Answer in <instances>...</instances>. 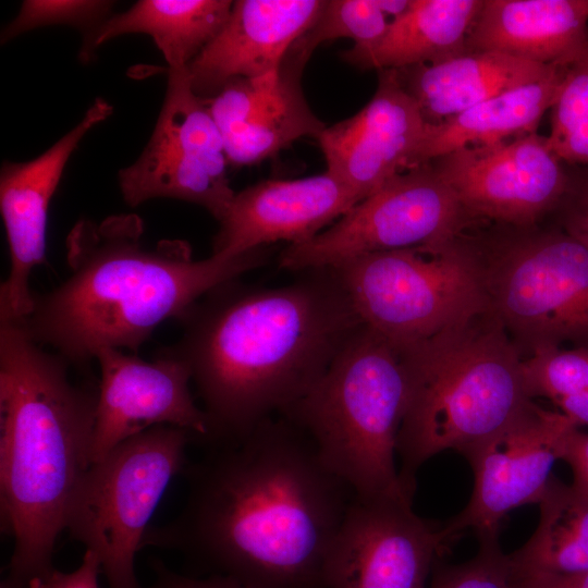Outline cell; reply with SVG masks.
<instances>
[{"label":"cell","mask_w":588,"mask_h":588,"mask_svg":"<svg viewBox=\"0 0 588 588\" xmlns=\"http://www.w3.org/2000/svg\"><path fill=\"white\" fill-rule=\"evenodd\" d=\"M206 446L182 473V509L150 525L142 549L179 553L254 588H326V556L354 492L308 436L277 415Z\"/></svg>","instance_id":"obj_1"},{"label":"cell","mask_w":588,"mask_h":588,"mask_svg":"<svg viewBox=\"0 0 588 588\" xmlns=\"http://www.w3.org/2000/svg\"><path fill=\"white\" fill-rule=\"evenodd\" d=\"M264 287L238 279L210 290L162 347L184 360L212 439L240 437L299 401L365 326L334 267Z\"/></svg>","instance_id":"obj_2"},{"label":"cell","mask_w":588,"mask_h":588,"mask_svg":"<svg viewBox=\"0 0 588 588\" xmlns=\"http://www.w3.org/2000/svg\"><path fill=\"white\" fill-rule=\"evenodd\" d=\"M142 219L77 221L66 237L69 277L34 293L19 323L27 335L83 370L103 348L136 353L166 319H179L210 290L265 265L269 246L194 259L189 244L143 240Z\"/></svg>","instance_id":"obj_3"},{"label":"cell","mask_w":588,"mask_h":588,"mask_svg":"<svg viewBox=\"0 0 588 588\" xmlns=\"http://www.w3.org/2000/svg\"><path fill=\"white\" fill-rule=\"evenodd\" d=\"M0 321V509L13 539L5 577L25 588L51 571L72 497L91 465L98 382Z\"/></svg>","instance_id":"obj_4"},{"label":"cell","mask_w":588,"mask_h":588,"mask_svg":"<svg viewBox=\"0 0 588 588\" xmlns=\"http://www.w3.org/2000/svg\"><path fill=\"white\" fill-rule=\"evenodd\" d=\"M397 351L407 380L399 473L413 492L416 471L430 457L446 450L465 455L534 403L524 358L490 309Z\"/></svg>","instance_id":"obj_5"},{"label":"cell","mask_w":588,"mask_h":588,"mask_svg":"<svg viewBox=\"0 0 588 588\" xmlns=\"http://www.w3.org/2000/svg\"><path fill=\"white\" fill-rule=\"evenodd\" d=\"M407 403L401 355L366 324L322 378L280 414L314 443L327 468L356 497L413 501L395 465Z\"/></svg>","instance_id":"obj_6"},{"label":"cell","mask_w":588,"mask_h":588,"mask_svg":"<svg viewBox=\"0 0 588 588\" xmlns=\"http://www.w3.org/2000/svg\"><path fill=\"white\" fill-rule=\"evenodd\" d=\"M501 226L474 241L489 309L522 357L588 343V245L560 225Z\"/></svg>","instance_id":"obj_7"},{"label":"cell","mask_w":588,"mask_h":588,"mask_svg":"<svg viewBox=\"0 0 588 588\" xmlns=\"http://www.w3.org/2000/svg\"><path fill=\"white\" fill-rule=\"evenodd\" d=\"M364 323L404 350L489 309L468 234L433 247L364 255L334 266Z\"/></svg>","instance_id":"obj_8"},{"label":"cell","mask_w":588,"mask_h":588,"mask_svg":"<svg viewBox=\"0 0 588 588\" xmlns=\"http://www.w3.org/2000/svg\"><path fill=\"white\" fill-rule=\"evenodd\" d=\"M191 442L185 429L150 428L93 463L79 481L65 530L98 558L108 588H143L136 553L170 482L188 463Z\"/></svg>","instance_id":"obj_9"},{"label":"cell","mask_w":588,"mask_h":588,"mask_svg":"<svg viewBox=\"0 0 588 588\" xmlns=\"http://www.w3.org/2000/svg\"><path fill=\"white\" fill-rule=\"evenodd\" d=\"M475 222L429 161L396 174L311 240L287 245L279 267L298 272L378 252L439 246Z\"/></svg>","instance_id":"obj_10"},{"label":"cell","mask_w":588,"mask_h":588,"mask_svg":"<svg viewBox=\"0 0 588 588\" xmlns=\"http://www.w3.org/2000/svg\"><path fill=\"white\" fill-rule=\"evenodd\" d=\"M228 164L222 135L205 100L194 93L187 68L169 69L151 137L138 159L118 172L123 199L131 207L154 198L184 200L220 222L236 194Z\"/></svg>","instance_id":"obj_11"},{"label":"cell","mask_w":588,"mask_h":588,"mask_svg":"<svg viewBox=\"0 0 588 588\" xmlns=\"http://www.w3.org/2000/svg\"><path fill=\"white\" fill-rule=\"evenodd\" d=\"M444 525L414 513L412 501L354 494L323 566L326 588H427L450 549Z\"/></svg>","instance_id":"obj_12"},{"label":"cell","mask_w":588,"mask_h":588,"mask_svg":"<svg viewBox=\"0 0 588 588\" xmlns=\"http://www.w3.org/2000/svg\"><path fill=\"white\" fill-rule=\"evenodd\" d=\"M475 220L527 228L552 213L567 188V170L536 132L462 147L431 160Z\"/></svg>","instance_id":"obj_13"},{"label":"cell","mask_w":588,"mask_h":588,"mask_svg":"<svg viewBox=\"0 0 588 588\" xmlns=\"http://www.w3.org/2000/svg\"><path fill=\"white\" fill-rule=\"evenodd\" d=\"M576 427L560 411L532 403L511 425L467 452L474 490L466 507L444 524L450 542L468 528L476 535L499 531L510 511L538 504Z\"/></svg>","instance_id":"obj_14"},{"label":"cell","mask_w":588,"mask_h":588,"mask_svg":"<svg viewBox=\"0 0 588 588\" xmlns=\"http://www.w3.org/2000/svg\"><path fill=\"white\" fill-rule=\"evenodd\" d=\"M96 360L100 377L91 464L157 426L185 429L204 445L211 441L209 417L195 402L192 371L184 360L162 348L151 362L117 348L101 350Z\"/></svg>","instance_id":"obj_15"},{"label":"cell","mask_w":588,"mask_h":588,"mask_svg":"<svg viewBox=\"0 0 588 588\" xmlns=\"http://www.w3.org/2000/svg\"><path fill=\"white\" fill-rule=\"evenodd\" d=\"M113 107L97 98L82 120L50 148L29 161H4L0 171V210L10 252V272L0 289V321H20L29 311L33 269L46 261L50 200L79 142L108 119Z\"/></svg>","instance_id":"obj_16"},{"label":"cell","mask_w":588,"mask_h":588,"mask_svg":"<svg viewBox=\"0 0 588 588\" xmlns=\"http://www.w3.org/2000/svg\"><path fill=\"white\" fill-rule=\"evenodd\" d=\"M378 72L377 89L368 103L316 137L326 171L360 201L409 169L427 125L396 71Z\"/></svg>","instance_id":"obj_17"},{"label":"cell","mask_w":588,"mask_h":588,"mask_svg":"<svg viewBox=\"0 0 588 588\" xmlns=\"http://www.w3.org/2000/svg\"><path fill=\"white\" fill-rule=\"evenodd\" d=\"M360 200L329 172L292 180H264L240 193L219 222L212 253L237 255L285 241L311 240Z\"/></svg>","instance_id":"obj_18"},{"label":"cell","mask_w":588,"mask_h":588,"mask_svg":"<svg viewBox=\"0 0 588 588\" xmlns=\"http://www.w3.org/2000/svg\"><path fill=\"white\" fill-rule=\"evenodd\" d=\"M324 0H237L222 28L188 64L194 93L209 99L237 78L279 71Z\"/></svg>","instance_id":"obj_19"},{"label":"cell","mask_w":588,"mask_h":588,"mask_svg":"<svg viewBox=\"0 0 588 588\" xmlns=\"http://www.w3.org/2000/svg\"><path fill=\"white\" fill-rule=\"evenodd\" d=\"M467 49L566 69L588 51V0H483Z\"/></svg>","instance_id":"obj_20"},{"label":"cell","mask_w":588,"mask_h":588,"mask_svg":"<svg viewBox=\"0 0 588 588\" xmlns=\"http://www.w3.org/2000/svg\"><path fill=\"white\" fill-rule=\"evenodd\" d=\"M561 69L497 51H467L441 62L395 71L425 122L433 125Z\"/></svg>","instance_id":"obj_21"},{"label":"cell","mask_w":588,"mask_h":588,"mask_svg":"<svg viewBox=\"0 0 588 588\" xmlns=\"http://www.w3.org/2000/svg\"><path fill=\"white\" fill-rule=\"evenodd\" d=\"M483 0H412L375 44L354 47L342 59L360 70H400L441 62L468 51L467 38Z\"/></svg>","instance_id":"obj_22"},{"label":"cell","mask_w":588,"mask_h":588,"mask_svg":"<svg viewBox=\"0 0 588 588\" xmlns=\"http://www.w3.org/2000/svg\"><path fill=\"white\" fill-rule=\"evenodd\" d=\"M565 69L527 85L511 89L468 108L438 124H427L409 169L456 149L490 145L536 132L551 108Z\"/></svg>","instance_id":"obj_23"},{"label":"cell","mask_w":588,"mask_h":588,"mask_svg":"<svg viewBox=\"0 0 588 588\" xmlns=\"http://www.w3.org/2000/svg\"><path fill=\"white\" fill-rule=\"evenodd\" d=\"M233 5L230 0H140L110 15L85 36L79 57L89 61L106 41L131 33L149 35L169 69L187 68L218 34Z\"/></svg>","instance_id":"obj_24"},{"label":"cell","mask_w":588,"mask_h":588,"mask_svg":"<svg viewBox=\"0 0 588 588\" xmlns=\"http://www.w3.org/2000/svg\"><path fill=\"white\" fill-rule=\"evenodd\" d=\"M307 59L286 53L270 95L240 125L222 136L229 163L250 166L274 156L296 139L317 137L327 126L309 108L301 77Z\"/></svg>","instance_id":"obj_25"},{"label":"cell","mask_w":588,"mask_h":588,"mask_svg":"<svg viewBox=\"0 0 588 588\" xmlns=\"http://www.w3.org/2000/svg\"><path fill=\"white\" fill-rule=\"evenodd\" d=\"M536 530L509 554L513 576L588 569V497L551 475Z\"/></svg>","instance_id":"obj_26"},{"label":"cell","mask_w":588,"mask_h":588,"mask_svg":"<svg viewBox=\"0 0 588 588\" xmlns=\"http://www.w3.org/2000/svg\"><path fill=\"white\" fill-rule=\"evenodd\" d=\"M550 109L549 147L563 162L588 167V51L565 69Z\"/></svg>","instance_id":"obj_27"},{"label":"cell","mask_w":588,"mask_h":588,"mask_svg":"<svg viewBox=\"0 0 588 588\" xmlns=\"http://www.w3.org/2000/svg\"><path fill=\"white\" fill-rule=\"evenodd\" d=\"M389 23L378 0H324L313 25L293 47L308 59L328 40L348 38L354 47H366L384 35Z\"/></svg>","instance_id":"obj_28"},{"label":"cell","mask_w":588,"mask_h":588,"mask_svg":"<svg viewBox=\"0 0 588 588\" xmlns=\"http://www.w3.org/2000/svg\"><path fill=\"white\" fill-rule=\"evenodd\" d=\"M522 372L529 399L562 397L588 391V346L542 347L523 359Z\"/></svg>","instance_id":"obj_29"},{"label":"cell","mask_w":588,"mask_h":588,"mask_svg":"<svg viewBox=\"0 0 588 588\" xmlns=\"http://www.w3.org/2000/svg\"><path fill=\"white\" fill-rule=\"evenodd\" d=\"M476 536L479 548L475 556L458 565L438 561L429 588H512L511 561L500 547L499 531Z\"/></svg>","instance_id":"obj_30"},{"label":"cell","mask_w":588,"mask_h":588,"mask_svg":"<svg viewBox=\"0 0 588 588\" xmlns=\"http://www.w3.org/2000/svg\"><path fill=\"white\" fill-rule=\"evenodd\" d=\"M113 2L103 0H25L16 16L3 28L4 44L21 34L51 25H71L86 35L109 17Z\"/></svg>","instance_id":"obj_31"},{"label":"cell","mask_w":588,"mask_h":588,"mask_svg":"<svg viewBox=\"0 0 588 588\" xmlns=\"http://www.w3.org/2000/svg\"><path fill=\"white\" fill-rule=\"evenodd\" d=\"M565 194L552 213L558 225L588 245V168L567 170Z\"/></svg>","instance_id":"obj_32"},{"label":"cell","mask_w":588,"mask_h":588,"mask_svg":"<svg viewBox=\"0 0 588 588\" xmlns=\"http://www.w3.org/2000/svg\"><path fill=\"white\" fill-rule=\"evenodd\" d=\"M101 565L98 558L85 551L82 562L72 572H61L53 567L46 574L32 579L25 588H99Z\"/></svg>","instance_id":"obj_33"},{"label":"cell","mask_w":588,"mask_h":588,"mask_svg":"<svg viewBox=\"0 0 588 588\" xmlns=\"http://www.w3.org/2000/svg\"><path fill=\"white\" fill-rule=\"evenodd\" d=\"M154 580L147 588H254L223 575L196 576L181 574L170 568L160 559L150 561Z\"/></svg>","instance_id":"obj_34"},{"label":"cell","mask_w":588,"mask_h":588,"mask_svg":"<svg viewBox=\"0 0 588 588\" xmlns=\"http://www.w3.org/2000/svg\"><path fill=\"white\" fill-rule=\"evenodd\" d=\"M561 460L571 467L572 485L588 497V432L576 427L566 440Z\"/></svg>","instance_id":"obj_35"},{"label":"cell","mask_w":588,"mask_h":588,"mask_svg":"<svg viewBox=\"0 0 588 588\" xmlns=\"http://www.w3.org/2000/svg\"><path fill=\"white\" fill-rule=\"evenodd\" d=\"M512 588H588V569L513 576Z\"/></svg>","instance_id":"obj_36"},{"label":"cell","mask_w":588,"mask_h":588,"mask_svg":"<svg viewBox=\"0 0 588 588\" xmlns=\"http://www.w3.org/2000/svg\"><path fill=\"white\" fill-rule=\"evenodd\" d=\"M554 404L577 427H588V391L559 399Z\"/></svg>","instance_id":"obj_37"},{"label":"cell","mask_w":588,"mask_h":588,"mask_svg":"<svg viewBox=\"0 0 588 588\" xmlns=\"http://www.w3.org/2000/svg\"><path fill=\"white\" fill-rule=\"evenodd\" d=\"M412 0H378L381 11L387 15L397 19L404 14L411 7Z\"/></svg>","instance_id":"obj_38"},{"label":"cell","mask_w":588,"mask_h":588,"mask_svg":"<svg viewBox=\"0 0 588 588\" xmlns=\"http://www.w3.org/2000/svg\"><path fill=\"white\" fill-rule=\"evenodd\" d=\"M0 588H15V587L12 584H10L7 578H4L0 584Z\"/></svg>","instance_id":"obj_39"}]
</instances>
